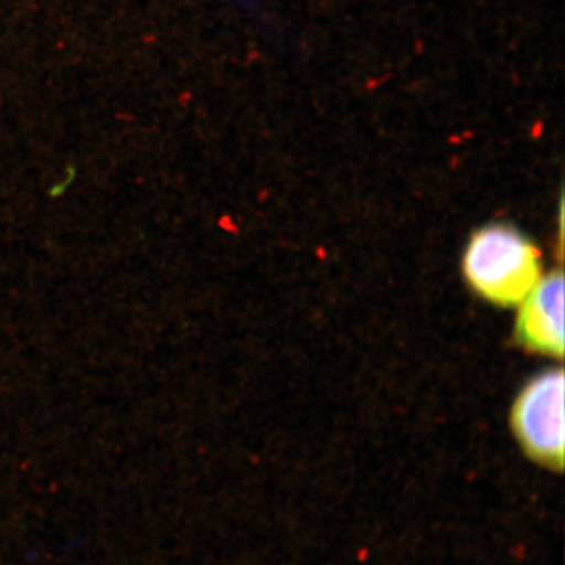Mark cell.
I'll return each mask as SVG.
<instances>
[{
  "instance_id": "6da1fadb",
  "label": "cell",
  "mask_w": 565,
  "mask_h": 565,
  "mask_svg": "<svg viewBox=\"0 0 565 565\" xmlns=\"http://www.w3.org/2000/svg\"><path fill=\"white\" fill-rule=\"evenodd\" d=\"M463 274L482 299L500 307H515L541 281V252L515 226L492 223L470 237L465 248Z\"/></svg>"
},
{
  "instance_id": "7a4b0ae2",
  "label": "cell",
  "mask_w": 565,
  "mask_h": 565,
  "mask_svg": "<svg viewBox=\"0 0 565 565\" xmlns=\"http://www.w3.org/2000/svg\"><path fill=\"white\" fill-rule=\"evenodd\" d=\"M512 429L530 459L561 471L564 467V371L535 375L516 397Z\"/></svg>"
},
{
  "instance_id": "3957f363",
  "label": "cell",
  "mask_w": 565,
  "mask_h": 565,
  "mask_svg": "<svg viewBox=\"0 0 565 565\" xmlns=\"http://www.w3.org/2000/svg\"><path fill=\"white\" fill-rule=\"evenodd\" d=\"M516 343L531 352L563 359L564 275H546L520 302L515 323Z\"/></svg>"
},
{
  "instance_id": "277c9868",
  "label": "cell",
  "mask_w": 565,
  "mask_h": 565,
  "mask_svg": "<svg viewBox=\"0 0 565 565\" xmlns=\"http://www.w3.org/2000/svg\"><path fill=\"white\" fill-rule=\"evenodd\" d=\"M237 2H248V0H237Z\"/></svg>"
}]
</instances>
